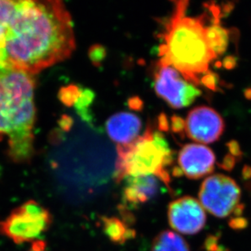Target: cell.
Wrapping results in <instances>:
<instances>
[{
  "instance_id": "1",
  "label": "cell",
  "mask_w": 251,
  "mask_h": 251,
  "mask_svg": "<svg viewBox=\"0 0 251 251\" xmlns=\"http://www.w3.org/2000/svg\"><path fill=\"white\" fill-rule=\"evenodd\" d=\"M75 47L63 0H0V72L37 75L69 58Z\"/></svg>"
},
{
  "instance_id": "2",
  "label": "cell",
  "mask_w": 251,
  "mask_h": 251,
  "mask_svg": "<svg viewBox=\"0 0 251 251\" xmlns=\"http://www.w3.org/2000/svg\"><path fill=\"white\" fill-rule=\"evenodd\" d=\"M174 7L160 34L158 62L178 70L188 82L201 84L210 72V63L217 58L206 36L207 13L199 17L186 16L190 0H172Z\"/></svg>"
},
{
  "instance_id": "3",
  "label": "cell",
  "mask_w": 251,
  "mask_h": 251,
  "mask_svg": "<svg viewBox=\"0 0 251 251\" xmlns=\"http://www.w3.org/2000/svg\"><path fill=\"white\" fill-rule=\"evenodd\" d=\"M34 89L33 75L0 72V141L7 139V154L16 163H28L34 157Z\"/></svg>"
},
{
  "instance_id": "4",
  "label": "cell",
  "mask_w": 251,
  "mask_h": 251,
  "mask_svg": "<svg viewBox=\"0 0 251 251\" xmlns=\"http://www.w3.org/2000/svg\"><path fill=\"white\" fill-rule=\"evenodd\" d=\"M117 153L114 172L117 183L127 176H154L172 190L169 167L173 164L174 152L162 132L149 126L135 141L119 145Z\"/></svg>"
},
{
  "instance_id": "5",
  "label": "cell",
  "mask_w": 251,
  "mask_h": 251,
  "mask_svg": "<svg viewBox=\"0 0 251 251\" xmlns=\"http://www.w3.org/2000/svg\"><path fill=\"white\" fill-rule=\"evenodd\" d=\"M52 216L41 204L29 201L0 221V235L16 244L36 241L49 230Z\"/></svg>"
},
{
  "instance_id": "6",
  "label": "cell",
  "mask_w": 251,
  "mask_h": 251,
  "mask_svg": "<svg viewBox=\"0 0 251 251\" xmlns=\"http://www.w3.org/2000/svg\"><path fill=\"white\" fill-rule=\"evenodd\" d=\"M199 201L203 208L218 218H225L235 213L240 215L241 189L230 177L214 175L203 181L199 190Z\"/></svg>"
},
{
  "instance_id": "7",
  "label": "cell",
  "mask_w": 251,
  "mask_h": 251,
  "mask_svg": "<svg viewBox=\"0 0 251 251\" xmlns=\"http://www.w3.org/2000/svg\"><path fill=\"white\" fill-rule=\"evenodd\" d=\"M153 87L157 96L173 109L189 106L201 95V90L188 82L178 70L158 61L154 71Z\"/></svg>"
},
{
  "instance_id": "8",
  "label": "cell",
  "mask_w": 251,
  "mask_h": 251,
  "mask_svg": "<svg viewBox=\"0 0 251 251\" xmlns=\"http://www.w3.org/2000/svg\"><path fill=\"white\" fill-rule=\"evenodd\" d=\"M168 220L171 227L176 232L193 235L205 227L206 215L199 201L186 196L170 203Z\"/></svg>"
},
{
  "instance_id": "9",
  "label": "cell",
  "mask_w": 251,
  "mask_h": 251,
  "mask_svg": "<svg viewBox=\"0 0 251 251\" xmlns=\"http://www.w3.org/2000/svg\"><path fill=\"white\" fill-rule=\"evenodd\" d=\"M225 130V122L215 109L198 106L188 113L185 120V133L197 142L210 144L220 139Z\"/></svg>"
},
{
  "instance_id": "10",
  "label": "cell",
  "mask_w": 251,
  "mask_h": 251,
  "mask_svg": "<svg viewBox=\"0 0 251 251\" xmlns=\"http://www.w3.org/2000/svg\"><path fill=\"white\" fill-rule=\"evenodd\" d=\"M178 164L182 175L188 179H201L215 169V153L205 145L188 144L179 151Z\"/></svg>"
},
{
  "instance_id": "11",
  "label": "cell",
  "mask_w": 251,
  "mask_h": 251,
  "mask_svg": "<svg viewBox=\"0 0 251 251\" xmlns=\"http://www.w3.org/2000/svg\"><path fill=\"white\" fill-rule=\"evenodd\" d=\"M105 126L109 138L119 146L129 145L140 136L142 122L135 114L121 112L112 115Z\"/></svg>"
},
{
  "instance_id": "12",
  "label": "cell",
  "mask_w": 251,
  "mask_h": 251,
  "mask_svg": "<svg viewBox=\"0 0 251 251\" xmlns=\"http://www.w3.org/2000/svg\"><path fill=\"white\" fill-rule=\"evenodd\" d=\"M124 198L126 202L132 205H142L157 195L160 180L154 176H127L125 179Z\"/></svg>"
},
{
  "instance_id": "13",
  "label": "cell",
  "mask_w": 251,
  "mask_h": 251,
  "mask_svg": "<svg viewBox=\"0 0 251 251\" xmlns=\"http://www.w3.org/2000/svg\"><path fill=\"white\" fill-rule=\"evenodd\" d=\"M210 12V25H207L206 36L210 49L215 56H221L227 51L229 44L230 31L220 25V11L214 3L207 8Z\"/></svg>"
},
{
  "instance_id": "14",
  "label": "cell",
  "mask_w": 251,
  "mask_h": 251,
  "mask_svg": "<svg viewBox=\"0 0 251 251\" xmlns=\"http://www.w3.org/2000/svg\"><path fill=\"white\" fill-rule=\"evenodd\" d=\"M104 234L115 244L123 245L135 237V230L128 227L123 220L116 217L104 216L100 219Z\"/></svg>"
},
{
  "instance_id": "15",
  "label": "cell",
  "mask_w": 251,
  "mask_h": 251,
  "mask_svg": "<svg viewBox=\"0 0 251 251\" xmlns=\"http://www.w3.org/2000/svg\"><path fill=\"white\" fill-rule=\"evenodd\" d=\"M151 251H190V248L180 235L166 230L153 239Z\"/></svg>"
},
{
  "instance_id": "16",
  "label": "cell",
  "mask_w": 251,
  "mask_h": 251,
  "mask_svg": "<svg viewBox=\"0 0 251 251\" xmlns=\"http://www.w3.org/2000/svg\"><path fill=\"white\" fill-rule=\"evenodd\" d=\"M95 97L96 95L92 90L82 87L79 98L74 106L80 118L83 121L87 122V124H91L92 122V115L90 111V108L94 102Z\"/></svg>"
},
{
  "instance_id": "17",
  "label": "cell",
  "mask_w": 251,
  "mask_h": 251,
  "mask_svg": "<svg viewBox=\"0 0 251 251\" xmlns=\"http://www.w3.org/2000/svg\"><path fill=\"white\" fill-rule=\"evenodd\" d=\"M82 87L75 84H70L61 87L59 91V100L65 106L74 107L81 94Z\"/></svg>"
},
{
  "instance_id": "18",
  "label": "cell",
  "mask_w": 251,
  "mask_h": 251,
  "mask_svg": "<svg viewBox=\"0 0 251 251\" xmlns=\"http://www.w3.org/2000/svg\"><path fill=\"white\" fill-rule=\"evenodd\" d=\"M88 57L95 66L99 67L106 58V49L100 44H95L88 51Z\"/></svg>"
},
{
  "instance_id": "19",
  "label": "cell",
  "mask_w": 251,
  "mask_h": 251,
  "mask_svg": "<svg viewBox=\"0 0 251 251\" xmlns=\"http://www.w3.org/2000/svg\"><path fill=\"white\" fill-rule=\"evenodd\" d=\"M171 127L172 131L181 135L185 131V121L177 115H173L171 119Z\"/></svg>"
},
{
  "instance_id": "20",
  "label": "cell",
  "mask_w": 251,
  "mask_h": 251,
  "mask_svg": "<svg viewBox=\"0 0 251 251\" xmlns=\"http://www.w3.org/2000/svg\"><path fill=\"white\" fill-rule=\"evenodd\" d=\"M218 77L217 75L212 72H209L208 74L203 76L202 78L201 79V84H203L205 87H208L210 89H217Z\"/></svg>"
},
{
  "instance_id": "21",
  "label": "cell",
  "mask_w": 251,
  "mask_h": 251,
  "mask_svg": "<svg viewBox=\"0 0 251 251\" xmlns=\"http://www.w3.org/2000/svg\"><path fill=\"white\" fill-rule=\"evenodd\" d=\"M169 122L167 120V118L165 114H160L158 117V128L159 130L162 131H167L169 130Z\"/></svg>"
},
{
  "instance_id": "22",
  "label": "cell",
  "mask_w": 251,
  "mask_h": 251,
  "mask_svg": "<svg viewBox=\"0 0 251 251\" xmlns=\"http://www.w3.org/2000/svg\"><path fill=\"white\" fill-rule=\"evenodd\" d=\"M129 106L135 110H140L143 108V101L139 97H132L128 101Z\"/></svg>"
},
{
  "instance_id": "23",
  "label": "cell",
  "mask_w": 251,
  "mask_h": 251,
  "mask_svg": "<svg viewBox=\"0 0 251 251\" xmlns=\"http://www.w3.org/2000/svg\"><path fill=\"white\" fill-rule=\"evenodd\" d=\"M29 251H47L46 243L41 240H36V241H34Z\"/></svg>"
},
{
  "instance_id": "24",
  "label": "cell",
  "mask_w": 251,
  "mask_h": 251,
  "mask_svg": "<svg viewBox=\"0 0 251 251\" xmlns=\"http://www.w3.org/2000/svg\"><path fill=\"white\" fill-rule=\"evenodd\" d=\"M60 124H61V126L62 129H64L65 130H69L70 128H71V126H72V119L69 116L64 115V116L61 118Z\"/></svg>"
},
{
  "instance_id": "25",
  "label": "cell",
  "mask_w": 251,
  "mask_h": 251,
  "mask_svg": "<svg viewBox=\"0 0 251 251\" xmlns=\"http://www.w3.org/2000/svg\"><path fill=\"white\" fill-rule=\"evenodd\" d=\"M246 95H247L248 98H251V89L248 90V91L246 92Z\"/></svg>"
}]
</instances>
